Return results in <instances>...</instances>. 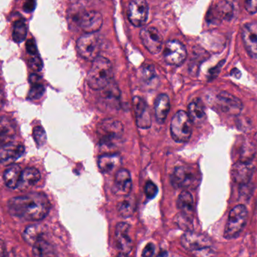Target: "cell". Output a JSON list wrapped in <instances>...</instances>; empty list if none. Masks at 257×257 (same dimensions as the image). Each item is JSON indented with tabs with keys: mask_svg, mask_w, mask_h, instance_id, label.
Wrapping results in <instances>:
<instances>
[{
	"mask_svg": "<svg viewBox=\"0 0 257 257\" xmlns=\"http://www.w3.org/2000/svg\"><path fill=\"white\" fill-rule=\"evenodd\" d=\"M8 208L14 217L39 221L48 215L51 204L44 193H31L12 198L8 202Z\"/></svg>",
	"mask_w": 257,
	"mask_h": 257,
	"instance_id": "obj_1",
	"label": "cell"
},
{
	"mask_svg": "<svg viewBox=\"0 0 257 257\" xmlns=\"http://www.w3.org/2000/svg\"><path fill=\"white\" fill-rule=\"evenodd\" d=\"M113 65L108 59L98 57L94 60L88 75V84L92 90H103L113 82Z\"/></svg>",
	"mask_w": 257,
	"mask_h": 257,
	"instance_id": "obj_2",
	"label": "cell"
},
{
	"mask_svg": "<svg viewBox=\"0 0 257 257\" xmlns=\"http://www.w3.org/2000/svg\"><path fill=\"white\" fill-rule=\"evenodd\" d=\"M100 145L107 148H115L120 145L124 135V126L119 120L106 119L101 122L97 128Z\"/></svg>",
	"mask_w": 257,
	"mask_h": 257,
	"instance_id": "obj_3",
	"label": "cell"
},
{
	"mask_svg": "<svg viewBox=\"0 0 257 257\" xmlns=\"http://www.w3.org/2000/svg\"><path fill=\"white\" fill-rule=\"evenodd\" d=\"M170 180L172 185L176 188L194 190L200 184L202 177L196 168L181 166L175 168Z\"/></svg>",
	"mask_w": 257,
	"mask_h": 257,
	"instance_id": "obj_4",
	"label": "cell"
},
{
	"mask_svg": "<svg viewBox=\"0 0 257 257\" xmlns=\"http://www.w3.org/2000/svg\"><path fill=\"white\" fill-rule=\"evenodd\" d=\"M193 123L188 113L184 111L177 112L170 123V134L174 140L179 143L188 142L193 133Z\"/></svg>",
	"mask_w": 257,
	"mask_h": 257,
	"instance_id": "obj_5",
	"label": "cell"
},
{
	"mask_svg": "<svg viewBox=\"0 0 257 257\" xmlns=\"http://www.w3.org/2000/svg\"><path fill=\"white\" fill-rule=\"evenodd\" d=\"M247 215L248 212L244 205H238L232 208L225 227L224 238L226 239L236 238L245 226Z\"/></svg>",
	"mask_w": 257,
	"mask_h": 257,
	"instance_id": "obj_6",
	"label": "cell"
},
{
	"mask_svg": "<svg viewBox=\"0 0 257 257\" xmlns=\"http://www.w3.org/2000/svg\"><path fill=\"white\" fill-rule=\"evenodd\" d=\"M101 45L99 38L94 34H86L81 36L77 42V50L83 59L93 62L100 57Z\"/></svg>",
	"mask_w": 257,
	"mask_h": 257,
	"instance_id": "obj_7",
	"label": "cell"
},
{
	"mask_svg": "<svg viewBox=\"0 0 257 257\" xmlns=\"http://www.w3.org/2000/svg\"><path fill=\"white\" fill-rule=\"evenodd\" d=\"M181 244L184 248L190 251L208 249L212 245V241L205 234L187 231L181 237Z\"/></svg>",
	"mask_w": 257,
	"mask_h": 257,
	"instance_id": "obj_8",
	"label": "cell"
},
{
	"mask_svg": "<svg viewBox=\"0 0 257 257\" xmlns=\"http://www.w3.org/2000/svg\"><path fill=\"white\" fill-rule=\"evenodd\" d=\"M187 51L185 46L179 41H168L164 49V59L167 64L179 66L185 61Z\"/></svg>",
	"mask_w": 257,
	"mask_h": 257,
	"instance_id": "obj_9",
	"label": "cell"
},
{
	"mask_svg": "<svg viewBox=\"0 0 257 257\" xmlns=\"http://www.w3.org/2000/svg\"><path fill=\"white\" fill-rule=\"evenodd\" d=\"M149 15V6L146 0H131L128 7V17L134 27H141L146 24Z\"/></svg>",
	"mask_w": 257,
	"mask_h": 257,
	"instance_id": "obj_10",
	"label": "cell"
},
{
	"mask_svg": "<svg viewBox=\"0 0 257 257\" xmlns=\"http://www.w3.org/2000/svg\"><path fill=\"white\" fill-rule=\"evenodd\" d=\"M140 37L145 48L152 54L160 52L162 48L163 38L157 29L146 27L140 31Z\"/></svg>",
	"mask_w": 257,
	"mask_h": 257,
	"instance_id": "obj_11",
	"label": "cell"
},
{
	"mask_svg": "<svg viewBox=\"0 0 257 257\" xmlns=\"http://www.w3.org/2000/svg\"><path fill=\"white\" fill-rule=\"evenodd\" d=\"M217 103L222 111L230 115H238L243 108L242 102L227 92H221L217 96Z\"/></svg>",
	"mask_w": 257,
	"mask_h": 257,
	"instance_id": "obj_12",
	"label": "cell"
},
{
	"mask_svg": "<svg viewBox=\"0 0 257 257\" xmlns=\"http://www.w3.org/2000/svg\"><path fill=\"white\" fill-rule=\"evenodd\" d=\"M133 107L135 114L136 122L138 127L149 128L151 126V117L147 104L140 96L133 98Z\"/></svg>",
	"mask_w": 257,
	"mask_h": 257,
	"instance_id": "obj_13",
	"label": "cell"
},
{
	"mask_svg": "<svg viewBox=\"0 0 257 257\" xmlns=\"http://www.w3.org/2000/svg\"><path fill=\"white\" fill-rule=\"evenodd\" d=\"M132 189L131 174L127 169H119L115 175L113 190L118 196H128Z\"/></svg>",
	"mask_w": 257,
	"mask_h": 257,
	"instance_id": "obj_14",
	"label": "cell"
},
{
	"mask_svg": "<svg viewBox=\"0 0 257 257\" xmlns=\"http://www.w3.org/2000/svg\"><path fill=\"white\" fill-rule=\"evenodd\" d=\"M103 17L100 12L92 11L84 12L80 18L79 26L87 34L95 33L100 30L103 25Z\"/></svg>",
	"mask_w": 257,
	"mask_h": 257,
	"instance_id": "obj_15",
	"label": "cell"
},
{
	"mask_svg": "<svg viewBox=\"0 0 257 257\" xmlns=\"http://www.w3.org/2000/svg\"><path fill=\"white\" fill-rule=\"evenodd\" d=\"M130 226L127 223H119L116 226V246L121 253H128L132 250V240L129 235Z\"/></svg>",
	"mask_w": 257,
	"mask_h": 257,
	"instance_id": "obj_16",
	"label": "cell"
},
{
	"mask_svg": "<svg viewBox=\"0 0 257 257\" xmlns=\"http://www.w3.org/2000/svg\"><path fill=\"white\" fill-rule=\"evenodd\" d=\"M243 42L247 52L257 58V23H248L242 29Z\"/></svg>",
	"mask_w": 257,
	"mask_h": 257,
	"instance_id": "obj_17",
	"label": "cell"
},
{
	"mask_svg": "<svg viewBox=\"0 0 257 257\" xmlns=\"http://www.w3.org/2000/svg\"><path fill=\"white\" fill-rule=\"evenodd\" d=\"M24 147L18 142H9L1 146L0 159L3 164H11L24 154Z\"/></svg>",
	"mask_w": 257,
	"mask_h": 257,
	"instance_id": "obj_18",
	"label": "cell"
},
{
	"mask_svg": "<svg viewBox=\"0 0 257 257\" xmlns=\"http://www.w3.org/2000/svg\"><path fill=\"white\" fill-rule=\"evenodd\" d=\"M253 173V166L248 162H238L234 165L232 169V176L234 181L242 185L249 183Z\"/></svg>",
	"mask_w": 257,
	"mask_h": 257,
	"instance_id": "obj_19",
	"label": "cell"
},
{
	"mask_svg": "<svg viewBox=\"0 0 257 257\" xmlns=\"http://www.w3.org/2000/svg\"><path fill=\"white\" fill-rule=\"evenodd\" d=\"M100 91H101V100L106 105L115 108L116 105H119L121 96L120 90L114 81Z\"/></svg>",
	"mask_w": 257,
	"mask_h": 257,
	"instance_id": "obj_20",
	"label": "cell"
},
{
	"mask_svg": "<svg viewBox=\"0 0 257 257\" xmlns=\"http://www.w3.org/2000/svg\"><path fill=\"white\" fill-rule=\"evenodd\" d=\"M178 207L181 211V214L188 218H193L194 212V200L190 192L184 190L180 194L178 199Z\"/></svg>",
	"mask_w": 257,
	"mask_h": 257,
	"instance_id": "obj_21",
	"label": "cell"
},
{
	"mask_svg": "<svg viewBox=\"0 0 257 257\" xmlns=\"http://www.w3.org/2000/svg\"><path fill=\"white\" fill-rule=\"evenodd\" d=\"M21 170L20 166L17 164H10L3 174L5 184L10 189L18 188L21 181Z\"/></svg>",
	"mask_w": 257,
	"mask_h": 257,
	"instance_id": "obj_22",
	"label": "cell"
},
{
	"mask_svg": "<svg viewBox=\"0 0 257 257\" xmlns=\"http://www.w3.org/2000/svg\"><path fill=\"white\" fill-rule=\"evenodd\" d=\"M170 99L166 94H160L155 99V114L157 120L163 123L167 118L170 111Z\"/></svg>",
	"mask_w": 257,
	"mask_h": 257,
	"instance_id": "obj_23",
	"label": "cell"
},
{
	"mask_svg": "<svg viewBox=\"0 0 257 257\" xmlns=\"http://www.w3.org/2000/svg\"><path fill=\"white\" fill-rule=\"evenodd\" d=\"M33 251L36 257H57L54 246L44 239L43 236L35 241Z\"/></svg>",
	"mask_w": 257,
	"mask_h": 257,
	"instance_id": "obj_24",
	"label": "cell"
},
{
	"mask_svg": "<svg viewBox=\"0 0 257 257\" xmlns=\"http://www.w3.org/2000/svg\"><path fill=\"white\" fill-rule=\"evenodd\" d=\"M188 114L195 124H201L206 118L205 106L200 99H196L189 105Z\"/></svg>",
	"mask_w": 257,
	"mask_h": 257,
	"instance_id": "obj_25",
	"label": "cell"
},
{
	"mask_svg": "<svg viewBox=\"0 0 257 257\" xmlns=\"http://www.w3.org/2000/svg\"><path fill=\"white\" fill-rule=\"evenodd\" d=\"M41 179V174L38 169L30 167L24 169L21 174L18 188H27L36 184Z\"/></svg>",
	"mask_w": 257,
	"mask_h": 257,
	"instance_id": "obj_26",
	"label": "cell"
},
{
	"mask_svg": "<svg viewBox=\"0 0 257 257\" xmlns=\"http://www.w3.org/2000/svg\"><path fill=\"white\" fill-rule=\"evenodd\" d=\"M120 163L121 158L118 154H104L98 159V167L103 173H108Z\"/></svg>",
	"mask_w": 257,
	"mask_h": 257,
	"instance_id": "obj_27",
	"label": "cell"
},
{
	"mask_svg": "<svg viewBox=\"0 0 257 257\" xmlns=\"http://www.w3.org/2000/svg\"><path fill=\"white\" fill-rule=\"evenodd\" d=\"M0 135H1L2 145L12 142L15 137L16 130L15 123L8 117H3L0 122Z\"/></svg>",
	"mask_w": 257,
	"mask_h": 257,
	"instance_id": "obj_28",
	"label": "cell"
},
{
	"mask_svg": "<svg viewBox=\"0 0 257 257\" xmlns=\"http://www.w3.org/2000/svg\"><path fill=\"white\" fill-rule=\"evenodd\" d=\"M30 84H31V88L29 92L28 97L30 99H38L41 98L45 92V87L42 83L41 77L36 74L30 75Z\"/></svg>",
	"mask_w": 257,
	"mask_h": 257,
	"instance_id": "obj_29",
	"label": "cell"
},
{
	"mask_svg": "<svg viewBox=\"0 0 257 257\" xmlns=\"http://www.w3.org/2000/svg\"><path fill=\"white\" fill-rule=\"evenodd\" d=\"M118 211L124 217H131L136 209V200L134 197L128 196L118 205Z\"/></svg>",
	"mask_w": 257,
	"mask_h": 257,
	"instance_id": "obj_30",
	"label": "cell"
},
{
	"mask_svg": "<svg viewBox=\"0 0 257 257\" xmlns=\"http://www.w3.org/2000/svg\"><path fill=\"white\" fill-rule=\"evenodd\" d=\"M27 28L25 21L23 19L18 20L14 24L12 38L16 43H21L27 37Z\"/></svg>",
	"mask_w": 257,
	"mask_h": 257,
	"instance_id": "obj_31",
	"label": "cell"
},
{
	"mask_svg": "<svg viewBox=\"0 0 257 257\" xmlns=\"http://www.w3.org/2000/svg\"><path fill=\"white\" fill-rule=\"evenodd\" d=\"M43 236L42 227L39 225H33L26 228L24 232V238L27 242L33 245L36 240Z\"/></svg>",
	"mask_w": 257,
	"mask_h": 257,
	"instance_id": "obj_32",
	"label": "cell"
},
{
	"mask_svg": "<svg viewBox=\"0 0 257 257\" xmlns=\"http://www.w3.org/2000/svg\"><path fill=\"white\" fill-rule=\"evenodd\" d=\"M33 139L35 142L39 147L43 146L47 140L46 133L42 126H36L33 130Z\"/></svg>",
	"mask_w": 257,
	"mask_h": 257,
	"instance_id": "obj_33",
	"label": "cell"
},
{
	"mask_svg": "<svg viewBox=\"0 0 257 257\" xmlns=\"http://www.w3.org/2000/svg\"><path fill=\"white\" fill-rule=\"evenodd\" d=\"M142 79L144 83H150L155 78V72L154 67L150 65H145L142 68Z\"/></svg>",
	"mask_w": 257,
	"mask_h": 257,
	"instance_id": "obj_34",
	"label": "cell"
},
{
	"mask_svg": "<svg viewBox=\"0 0 257 257\" xmlns=\"http://www.w3.org/2000/svg\"><path fill=\"white\" fill-rule=\"evenodd\" d=\"M145 194L149 199H153L158 193V187L152 181H148L144 187Z\"/></svg>",
	"mask_w": 257,
	"mask_h": 257,
	"instance_id": "obj_35",
	"label": "cell"
},
{
	"mask_svg": "<svg viewBox=\"0 0 257 257\" xmlns=\"http://www.w3.org/2000/svg\"><path fill=\"white\" fill-rule=\"evenodd\" d=\"M30 66L33 70L39 72L42 69V62L37 55L33 56L30 60Z\"/></svg>",
	"mask_w": 257,
	"mask_h": 257,
	"instance_id": "obj_36",
	"label": "cell"
},
{
	"mask_svg": "<svg viewBox=\"0 0 257 257\" xmlns=\"http://www.w3.org/2000/svg\"><path fill=\"white\" fill-rule=\"evenodd\" d=\"M244 8L249 14L257 12V0H244Z\"/></svg>",
	"mask_w": 257,
	"mask_h": 257,
	"instance_id": "obj_37",
	"label": "cell"
},
{
	"mask_svg": "<svg viewBox=\"0 0 257 257\" xmlns=\"http://www.w3.org/2000/svg\"><path fill=\"white\" fill-rule=\"evenodd\" d=\"M26 48H27V52L31 55H37V48H36V43L33 39H30L26 43Z\"/></svg>",
	"mask_w": 257,
	"mask_h": 257,
	"instance_id": "obj_38",
	"label": "cell"
},
{
	"mask_svg": "<svg viewBox=\"0 0 257 257\" xmlns=\"http://www.w3.org/2000/svg\"><path fill=\"white\" fill-rule=\"evenodd\" d=\"M154 253H155V246L149 243L143 249L142 257H152Z\"/></svg>",
	"mask_w": 257,
	"mask_h": 257,
	"instance_id": "obj_39",
	"label": "cell"
},
{
	"mask_svg": "<svg viewBox=\"0 0 257 257\" xmlns=\"http://www.w3.org/2000/svg\"><path fill=\"white\" fill-rule=\"evenodd\" d=\"M36 0H26L24 5V9L27 12H32L34 9Z\"/></svg>",
	"mask_w": 257,
	"mask_h": 257,
	"instance_id": "obj_40",
	"label": "cell"
},
{
	"mask_svg": "<svg viewBox=\"0 0 257 257\" xmlns=\"http://www.w3.org/2000/svg\"><path fill=\"white\" fill-rule=\"evenodd\" d=\"M158 257H168V254H167V252H162L158 255Z\"/></svg>",
	"mask_w": 257,
	"mask_h": 257,
	"instance_id": "obj_41",
	"label": "cell"
},
{
	"mask_svg": "<svg viewBox=\"0 0 257 257\" xmlns=\"http://www.w3.org/2000/svg\"><path fill=\"white\" fill-rule=\"evenodd\" d=\"M117 257H129V256H128V255L127 254V253H119V255H118Z\"/></svg>",
	"mask_w": 257,
	"mask_h": 257,
	"instance_id": "obj_42",
	"label": "cell"
},
{
	"mask_svg": "<svg viewBox=\"0 0 257 257\" xmlns=\"http://www.w3.org/2000/svg\"><path fill=\"white\" fill-rule=\"evenodd\" d=\"M254 138H255V139H256V140H257V133L256 134V136H255Z\"/></svg>",
	"mask_w": 257,
	"mask_h": 257,
	"instance_id": "obj_43",
	"label": "cell"
}]
</instances>
